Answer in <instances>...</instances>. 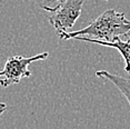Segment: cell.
Listing matches in <instances>:
<instances>
[{
  "instance_id": "cell-1",
  "label": "cell",
  "mask_w": 130,
  "mask_h": 129,
  "mask_svg": "<svg viewBox=\"0 0 130 129\" xmlns=\"http://www.w3.org/2000/svg\"><path fill=\"white\" fill-rule=\"evenodd\" d=\"M129 30L130 20L126 18L125 13L118 12L115 9H108L86 28L77 31L61 32L58 36L61 40L73 39L76 37H88L105 41H113L117 38L125 36Z\"/></svg>"
},
{
  "instance_id": "cell-2",
  "label": "cell",
  "mask_w": 130,
  "mask_h": 129,
  "mask_svg": "<svg viewBox=\"0 0 130 129\" xmlns=\"http://www.w3.org/2000/svg\"><path fill=\"white\" fill-rule=\"evenodd\" d=\"M48 52H41L32 57H22V56H12L7 59L5 68L0 71V86L9 87L11 85L19 84L23 78L31 76V71L28 69L32 62L38 60H46L48 58Z\"/></svg>"
},
{
  "instance_id": "cell-3",
  "label": "cell",
  "mask_w": 130,
  "mask_h": 129,
  "mask_svg": "<svg viewBox=\"0 0 130 129\" xmlns=\"http://www.w3.org/2000/svg\"><path fill=\"white\" fill-rule=\"evenodd\" d=\"M85 0H64L54 9L46 10L47 18L57 34L68 32L80 17Z\"/></svg>"
},
{
  "instance_id": "cell-4",
  "label": "cell",
  "mask_w": 130,
  "mask_h": 129,
  "mask_svg": "<svg viewBox=\"0 0 130 129\" xmlns=\"http://www.w3.org/2000/svg\"><path fill=\"white\" fill-rule=\"evenodd\" d=\"M75 40H81V41H87V42H92L97 45H101L106 47H111V48L117 49L125 59V70L127 72H130V41L121 39V37L117 38L113 41H105V40H98V39H92V38L88 37H76L73 38Z\"/></svg>"
},
{
  "instance_id": "cell-5",
  "label": "cell",
  "mask_w": 130,
  "mask_h": 129,
  "mask_svg": "<svg viewBox=\"0 0 130 129\" xmlns=\"http://www.w3.org/2000/svg\"><path fill=\"white\" fill-rule=\"evenodd\" d=\"M96 76L98 78H101L103 80H108L111 84H113L115 87L118 88V90L127 98L129 106H130V79L121 77L119 75L111 74L107 70H98L96 72Z\"/></svg>"
},
{
  "instance_id": "cell-6",
  "label": "cell",
  "mask_w": 130,
  "mask_h": 129,
  "mask_svg": "<svg viewBox=\"0 0 130 129\" xmlns=\"http://www.w3.org/2000/svg\"><path fill=\"white\" fill-rule=\"evenodd\" d=\"M64 0H39V5L46 11L48 9H54V8H56Z\"/></svg>"
},
{
  "instance_id": "cell-7",
  "label": "cell",
  "mask_w": 130,
  "mask_h": 129,
  "mask_svg": "<svg viewBox=\"0 0 130 129\" xmlns=\"http://www.w3.org/2000/svg\"><path fill=\"white\" fill-rule=\"evenodd\" d=\"M7 108H8V106H7L6 102H0V116L7 110Z\"/></svg>"
},
{
  "instance_id": "cell-8",
  "label": "cell",
  "mask_w": 130,
  "mask_h": 129,
  "mask_svg": "<svg viewBox=\"0 0 130 129\" xmlns=\"http://www.w3.org/2000/svg\"><path fill=\"white\" fill-rule=\"evenodd\" d=\"M121 39H123V40H127V41H130V30L127 32V34L125 35V36H122L121 37Z\"/></svg>"
}]
</instances>
